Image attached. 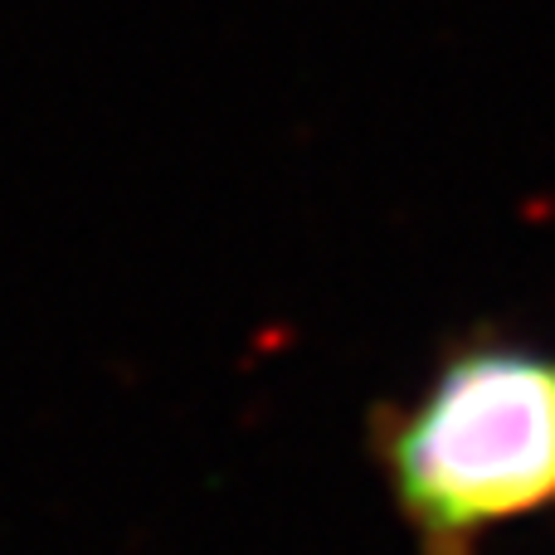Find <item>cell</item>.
<instances>
[{
  "label": "cell",
  "mask_w": 555,
  "mask_h": 555,
  "mask_svg": "<svg viewBox=\"0 0 555 555\" xmlns=\"http://www.w3.org/2000/svg\"><path fill=\"white\" fill-rule=\"evenodd\" d=\"M414 555H478L498 527L555 512V346L468 332L424 385L365 420Z\"/></svg>",
  "instance_id": "obj_1"
}]
</instances>
